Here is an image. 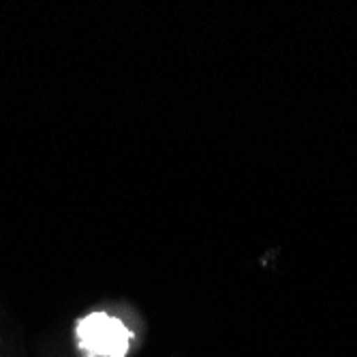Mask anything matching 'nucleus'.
Returning a JSON list of instances; mask_svg holds the SVG:
<instances>
[{"label": "nucleus", "mask_w": 357, "mask_h": 357, "mask_svg": "<svg viewBox=\"0 0 357 357\" xmlns=\"http://www.w3.org/2000/svg\"><path fill=\"white\" fill-rule=\"evenodd\" d=\"M128 330L118 319L94 312L77 323V340L88 357H124L128 349Z\"/></svg>", "instance_id": "f257e3e1"}]
</instances>
